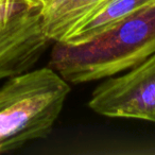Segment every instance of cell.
<instances>
[{
  "instance_id": "6da1fadb",
  "label": "cell",
  "mask_w": 155,
  "mask_h": 155,
  "mask_svg": "<svg viewBox=\"0 0 155 155\" xmlns=\"http://www.w3.org/2000/svg\"><path fill=\"white\" fill-rule=\"evenodd\" d=\"M154 52L155 2L88 43H53L49 67L70 84H81L118 74Z\"/></svg>"
},
{
  "instance_id": "5b68a950",
  "label": "cell",
  "mask_w": 155,
  "mask_h": 155,
  "mask_svg": "<svg viewBox=\"0 0 155 155\" xmlns=\"http://www.w3.org/2000/svg\"><path fill=\"white\" fill-rule=\"evenodd\" d=\"M154 2L155 0H106L81 20L62 43L81 45L94 41Z\"/></svg>"
},
{
  "instance_id": "277c9868",
  "label": "cell",
  "mask_w": 155,
  "mask_h": 155,
  "mask_svg": "<svg viewBox=\"0 0 155 155\" xmlns=\"http://www.w3.org/2000/svg\"><path fill=\"white\" fill-rule=\"evenodd\" d=\"M127 70L105 78L91 93L88 107L101 116L155 123V52Z\"/></svg>"
},
{
  "instance_id": "7a4b0ae2",
  "label": "cell",
  "mask_w": 155,
  "mask_h": 155,
  "mask_svg": "<svg viewBox=\"0 0 155 155\" xmlns=\"http://www.w3.org/2000/svg\"><path fill=\"white\" fill-rule=\"evenodd\" d=\"M70 91L49 66L9 78L0 88V154L47 137Z\"/></svg>"
},
{
  "instance_id": "52a82bcc",
  "label": "cell",
  "mask_w": 155,
  "mask_h": 155,
  "mask_svg": "<svg viewBox=\"0 0 155 155\" xmlns=\"http://www.w3.org/2000/svg\"><path fill=\"white\" fill-rule=\"evenodd\" d=\"M22 1H27V2H31V3H41V0H22Z\"/></svg>"
},
{
  "instance_id": "8992f818",
  "label": "cell",
  "mask_w": 155,
  "mask_h": 155,
  "mask_svg": "<svg viewBox=\"0 0 155 155\" xmlns=\"http://www.w3.org/2000/svg\"><path fill=\"white\" fill-rule=\"evenodd\" d=\"M106 0H41L44 31L50 41L62 43L81 20Z\"/></svg>"
},
{
  "instance_id": "3957f363",
  "label": "cell",
  "mask_w": 155,
  "mask_h": 155,
  "mask_svg": "<svg viewBox=\"0 0 155 155\" xmlns=\"http://www.w3.org/2000/svg\"><path fill=\"white\" fill-rule=\"evenodd\" d=\"M50 44L41 3L0 0V80L30 70Z\"/></svg>"
}]
</instances>
